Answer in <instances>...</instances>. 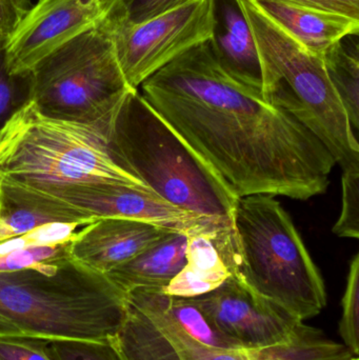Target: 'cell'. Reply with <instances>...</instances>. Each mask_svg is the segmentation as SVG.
I'll use <instances>...</instances> for the list:
<instances>
[{"instance_id":"1","label":"cell","mask_w":359,"mask_h":360,"mask_svg":"<svg viewBox=\"0 0 359 360\" xmlns=\"http://www.w3.org/2000/svg\"><path fill=\"white\" fill-rule=\"evenodd\" d=\"M210 41L145 80L141 96L238 198L324 194L334 158L288 112L230 77Z\"/></svg>"},{"instance_id":"2","label":"cell","mask_w":359,"mask_h":360,"mask_svg":"<svg viewBox=\"0 0 359 360\" xmlns=\"http://www.w3.org/2000/svg\"><path fill=\"white\" fill-rule=\"evenodd\" d=\"M126 311V292L71 255L0 273V315L27 338L107 342Z\"/></svg>"},{"instance_id":"3","label":"cell","mask_w":359,"mask_h":360,"mask_svg":"<svg viewBox=\"0 0 359 360\" xmlns=\"http://www.w3.org/2000/svg\"><path fill=\"white\" fill-rule=\"evenodd\" d=\"M107 139L122 168L164 200L198 215L233 218L238 197L138 90L112 112Z\"/></svg>"},{"instance_id":"4","label":"cell","mask_w":359,"mask_h":360,"mask_svg":"<svg viewBox=\"0 0 359 360\" xmlns=\"http://www.w3.org/2000/svg\"><path fill=\"white\" fill-rule=\"evenodd\" d=\"M111 114L92 124L65 122L42 115L30 101L0 131V181L32 188L114 184L149 188L110 149Z\"/></svg>"},{"instance_id":"5","label":"cell","mask_w":359,"mask_h":360,"mask_svg":"<svg viewBox=\"0 0 359 360\" xmlns=\"http://www.w3.org/2000/svg\"><path fill=\"white\" fill-rule=\"evenodd\" d=\"M259 52L263 98L307 128L341 169L359 164V145L322 57L306 50L253 0H235Z\"/></svg>"},{"instance_id":"6","label":"cell","mask_w":359,"mask_h":360,"mask_svg":"<svg viewBox=\"0 0 359 360\" xmlns=\"http://www.w3.org/2000/svg\"><path fill=\"white\" fill-rule=\"evenodd\" d=\"M238 245L235 278L299 321L327 304L326 288L299 231L270 195L240 197L233 213Z\"/></svg>"},{"instance_id":"7","label":"cell","mask_w":359,"mask_h":360,"mask_svg":"<svg viewBox=\"0 0 359 360\" xmlns=\"http://www.w3.org/2000/svg\"><path fill=\"white\" fill-rule=\"evenodd\" d=\"M30 73L36 109L65 122H99L133 90L120 70L105 19L48 53Z\"/></svg>"},{"instance_id":"8","label":"cell","mask_w":359,"mask_h":360,"mask_svg":"<svg viewBox=\"0 0 359 360\" xmlns=\"http://www.w3.org/2000/svg\"><path fill=\"white\" fill-rule=\"evenodd\" d=\"M217 0H193L135 25L107 22L126 84L138 90L145 80L194 46L210 41L216 29Z\"/></svg>"},{"instance_id":"9","label":"cell","mask_w":359,"mask_h":360,"mask_svg":"<svg viewBox=\"0 0 359 360\" xmlns=\"http://www.w3.org/2000/svg\"><path fill=\"white\" fill-rule=\"evenodd\" d=\"M164 290L126 292L124 323L107 340L119 360H242V351L217 350L194 340L164 308Z\"/></svg>"},{"instance_id":"10","label":"cell","mask_w":359,"mask_h":360,"mask_svg":"<svg viewBox=\"0 0 359 360\" xmlns=\"http://www.w3.org/2000/svg\"><path fill=\"white\" fill-rule=\"evenodd\" d=\"M189 298L242 351L261 350L285 342L303 321L253 293L235 277L209 293Z\"/></svg>"},{"instance_id":"11","label":"cell","mask_w":359,"mask_h":360,"mask_svg":"<svg viewBox=\"0 0 359 360\" xmlns=\"http://www.w3.org/2000/svg\"><path fill=\"white\" fill-rule=\"evenodd\" d=\"M32 188V186H31ZM92 219L124 218L190 233L217 217L179 209L149 188L114 184L33 188Z\"/></svg>"},{"instance_id":"12","label":"cell","mask_w":359,"mask_h":360,"mask_svg":"<svg viewBox=\"0 0 359 360\" xmlns=\"http://www.w3.org/2000/svg\"><path fill=\"white\" fill-rule=\"evenodd\" d=\"M116 0H38L8 38L14 73L30 71L40 59L76 36L96 27Z\"/></svg>"},{"instance_id":"13","label":"cell","mask_w":359,"mask_h":360,"mask_svg":"<svg viewBox=\"0 0 359 360\" xmlns=\"http://www.w3.org/2000/svg\"><path fill=\"white\" fill-rule=\"evenodd\" d=\"M187 235V264L164 289L167 293L196 297L235 276L238 245L233 218H214Z\"/></svg>"},{"instance_id":"14","label":"cell","mask_w":359,"mask_h":360,"mask_svg":"<svg viewBox=\"0 0 359 360\" xmlns=\"http://www.w3.org/2000/svg\"><path fill=\"white\" fill-rule=\"evenodd\" d=\"M173 231L139 220L99 218L75 233L70 255L93 270L107 274Z\"/></svg>"},{"instance_id":"15","label":"cell","mask_w":359,"mask_h":360,"mask_svg":"<svg viewBox=\"0 0 359 360\" xmlns=\"http://www.w3.org/2000/svg\"><path fill=\"white\" fill-rule=\"evenodd\" d=\"M265 14L306 50L322 57L343 38L358 35L359 19L285 0H253Z\"/></svg>"},{"instance_id":"16","label":"cell","mask_w":359,"mask_h":360,"mask_svg":"<svg viewBox=\"0 0 359 360\" xmlns=\"http://www.w3.org/2000/svg\"><path fill=\"white\" fill-rule=\"evenodd\" d=\"M216 29L210 41L223 71L238 84L263 96V75L254 37L235 0L216 11Z\"/></svg>"},{"instance_id":"17","label":"cell","mask_w":359,"mask_h":360,"mask_svg":"<svg viewBox=\"0 0 359 360\" xmlns=\"http://www.w3.org/2000/svg\"><path fill=\"white\" fill-rule=\"evenodd\" d=\"M95 219L16 182L0 181V241L48 224H89Z\"/></svg>"},{"instance_id":"18","label":"cell","mask_w":359,"mask_h":360,"mask_svg":"<svg viewBox=\"0 0 359 360\" xmlns=\"http://www.w3.org/2000/svg\"><path fill=\"white\" fill-rule=\"evenodd\" d=\"M188 235L173 231L107 275L122 291L136 288L167 289L187 264Z\"/></svg>"},{"instance_id":"19","label":"cell","mask_w":359,"mask_h":360,"mask_svg":"<svg viewBox=\"0 0 359 360\" xmlns=\"http://www.w3.org/2000/svg\"><path fill=\"white\" fill-rule=\"evenodd\" d=\"M249 360H352L355 355L320 330L301 321L285 342L261 350L244 351Z\"/></svg>"},{"instance_id":"20","label":"cell","mask_w":359,"mask_h":360,"mask_svg":"<svg viewBox=\"0 0 359 360\" xmlns=\"http://www.w3.org/2000/svg\"><path fill=\"white\" fill-rule=\"evenodd\" d=\"M329 78L345 108L354 131L359 129L358 35H350L333 44L322 55Z\"/></svg>"},{"instance_id":"21","label":"cell","mask_w":359,"mask_h":360,"mask_svg":"<svg viewBox=\"0 0 359 360\" xmlns=\"http://www.w3.org/2000/svg\"><path fill=\"white\" fill-rule=\"evenodd\" d=\"M6 44L8 38L0 34V131L31 101L32 95L31 73L11 70Z\"/></svg>"},{"instance_id":"22","label":"cell","mask_w":359,"mask_h":360,"mask_svg":"<svg viewBox=\"0 0 359 360\" xmlns=\"http://www.w3.org/2000/svg\"><path fill=\"white\" fill-rule=\"evenodd\" d=\"M193 0H116L105 20L114 25H135L166 14Z\"/></svg>"},{"instance_id":"23","label":"cell","mask_w":359,"mask_h":360,"mask_svg":"<svg viewBox=\"0 0 359 360\" xmlns=\"http://www.w3.org/2000/svg\"><path fill=\"white\" fill-rule=\"evenodd\" d=\"M339 333L345 346L358 356L359 353V255L350 264L347 287L343 298V315Z\"/></svg>"},{"instance_id":"24","label":"cell","mask_w":359,"mask_h":360,"mask_svg":"<svg viewBox=\"0 0 359 360\" xmlns=\"http://www.w3.org/2000/svg\"><path fill=\"white\" fill-rule=\"evenodd\" d=\"M343 207L333 233L345 238H359V164L343 169Z\"/></svg>"},{"instance_id":"25","label":"cell","mask_w":359,"mask_h":360,"mask_svg":"<svg viewBox=\"0 0 359 360\" xmlns=\"http://www.w3.org/2000/svg\"><path fill=\"white\" fill-rule=\"evenodd\" d=\"M81 224L77 222L44 224L25 234L0 241V256L6 255L11 252L25 249V248L56 245V243L71 240L75 235L76 229Z\"/></svg>"},{"instance_id":"26","label":"cell","mask_w":359,"mask_h":360,"mask_svg":"<svg viewBox=\"0 0 359 360\" xmlns=\"http://www.w3.org/2000/svg\"><path fill=\"white\" fill-rule=\"evenodd\" d=\"M72 239L56 245L25 248L0 256V273L16 272L23 269L31 268L46 260L70 255Z\"/></svg>"},{"instance_id":"27","label":"cell","mask_w":359,"mask_h":360,"mask_svg":"<svg viewBox=\"0 0 359 360\" xmlns=\"http://www.w3.org/2000/svg\"><path fill=\"white\" fill-rule=\"evenodd\" d=\"M50 350L56 360H119L109 342L54 340Z\"/></svg>"},{"instance_id":"28","label":"cell","mask_w":359,"mask_h":360,"mask_svg":"<svg viewBox=\"0 0 359 360\" xmlns=\"http://www.w3.org/2000/svg\"><path fill=\"white\" fill-rule=\"evenodd\" d=\"M0 360H56L46 340L31 338H0Z\"/></svg>"},{"instance_id":"29","label":"cell","mask_w":359,"mask_h":360,"mask_svg":"<svg viewBox=\"0 0 359 360\" xmlns=\"http://www.w3.org/2000/svg\"><path fill=\"white\" fill-rule=\"evenodd\" d=\"M32 8V0H0V34L10 37Z\"/></svg>"},{"instance_id":"30","label":"cell","mask_w":359,"mask_h":360,"mask_svg":"<svg viewBox=\"0 0 359 360\" xmlns=\"http://www.w3.org/2000/svg\"><path fill=\"white\" fill-rule=\"evenodd\" d=\"M285 1L359 19V0H285Z\"/></svg>"},{"instance_id":"31","label":"cell","mask_w":359,"mask_h":360,"mask_svg":"<svg viewBox=\"0 0 359 360\" xmlns=\"http://www.w3.org/2000/svg\"><path fill=\"white\" fill-rule=\"evenodd\" d=\"M12 336H18V338H27L25 334L20 329L13 325L10 321L4 319L0 315V338H12Z\"/></svg>"},{"instance_id":"32","label":"cell","mask_w":359,"mask_h":360,"mask_svg":"<svg viewBox=\"0 0 359 360\" xmlns=\"http://www.w3.org/2000/svg\"><path fill=\"white\" fill-rule=\"evenodd\" d=\"M242 360H249L248 357H247L246 353H244V351H242Z\"/></svg>"},{"instance_id":"33","label":"cell","mask_w":359,"mask_h":360,"mask_svg":"<svg viewBox=\"0 0 359 360\" xmlns=\"http://www.w3.org/2000/svg\"><path fill=\"white\" fill-rule=\"evenodd\" d=\"M352 360H359L358 357H356V359H352Z\"/></svg>"}]
</instances>
